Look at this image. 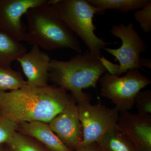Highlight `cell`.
I'll use <instances>...</instances> for the list:
<instances>
[{
	"label": "cell",
	"instance_id": "cell-1",
	"mask_svg": "<svg viewBox=\"0 0 151 151\" xmlns=\"http://www.w3.org/2000/svg\"><path fill=\"white\" fill-rule=\"evenodd\" d=\"M58 86L28 85L9 92H0V114L19 123H49L62 112L72 97Z\"/></svg>",
	"mask_w": 151,
	"mask_h": 151
},
{
	"label": "cell",
	"instance_id": "cell-2",
	"mask_svg": "<svg viewBox=\"0 0 151 151\" xmlns=\"http://www.w3.org/2000/svg\"><path fill=\"white\" fill-rule=\"evenodd\" d=\"M107 72L99 57L88 50L68 61L50 60L49 80L55 85L71 92L76 102H90L89 94L83 89L96 88L100 77Z\"/></svg>",
	"mask_w": 151,
	"mask_h": 151
},
{
	"label": "cell",
	"instance_id": "cell-3",
	"mask_svg": "<svg viewBox=\"0 0 151 151\" xmlns=\"http://www.w3.org/2000/svg\"><path fill=\"white\" fill-rule=\"evenodd\" d=\"M47 1L29 9L25 14L27 26L25 41L46 50L67 48L81 53L78 37Z\"/></svg>",
	"mask_w": 151,
	"mask_h": 151
},
{
	"label": "cell",
	"instance_id": "cell-4",
	"mask_svg": "<svg viewBox=\"0 0 151 151\" xmlns=\"http://www.w3.org/2000/svg\"><path fill=\"white\" fill-rule=\"evenodd\" d=\"M47 3L73 33L83 40L89 50L100 57L101 50L109 43L94 33L97 28L93 23V18L95 14H102L100 10L87 0H50Z\"/></svg>",
	"mask_w": 151,
	"mask_h": 151
},
{
	"label": "cell",
	"instance_id": "cell-5",
	"mask_svg": "<svg viewBox=\"0 0 151 151\" xmlns=\"http://www.w3.org/2000/svg\"><path fill=\"white\" fill-rule=\"evenodd\" d=\"M110 32L121 40L122 45L118 48L105 47L103 49L115 57L114 60L119 61V65L114 64L102 55L99 57L108 73L119 76L131 69H142L145 58L140 55L147 51V45L135 29L134 24L130 23L126 25L122 22L113 25Z\"/></svg>",
	"mask_w": 151,
	"mask_h": 151
},
{
	"label": "cell",
	"instance_id": "cell-6",
	"mask_svg": "<svg viewBox=\"0 0 151 151\" xmlns=\"http://www.w3.org/2000/svg\"><path fill=\"white\" fill-rule=\"evenodd\" d=\"M99 81L101 95L111 100L119 113L131 110L135 105L137 94L151 83L150 79L138 69L129 70L122 77L106 72Z\"/></svg>",
	"mask_w": 151,
	"mask_h": 151
},
{
	"label": "cell",
	"instance_id": "cell-7",
	"mask_svg": "<svg viewBox=\"0 0 151 151\" xmlns=\"http://www.w3.org/2000/svg\"><path fill=\"white\" fill-rule=\"evenodd\" d=\"M77 106L83 130V140L79 147L97 142L117 125L119 112L115 108H109L100 103L93 105L86 102L78 103Z\"/></svg>",
	"mask_w": 151,
	"mask_h": 151
},
{
	"label": "cell",
	"instance_id": "cell-8",
	"mask_svg": "<svg viewBox=\"0 0 151 151\" xmlns=\"http://www.w3.org/2000/svg\"><path fill=\"white\" fill-rule=\"evenodd\" d=\"M76 103L71 97L63 111L48 123L62 142L72 151L79 147L83 139V127Z\"/></svg>",
	"mask_w": 151,
	"mask_h": 151
},
{
	"label": "cell",
	"instance_id": "cell-9",
	"mask_svg": "<svg viewBox=\"0 0 151 151\" xmlns=\"http://www.w3.org/2000/svg\"><path fill=\"white\" fill-rule=\"evenodd\" d=\"M47 0H0V29L17 40L25 41L27 26L22 17L29 9Z\"/></svg>",
	"mask_w": 151,
	"mask_h": 151
},
{
	"label": "cell",
	"instance_id": "cell-10",
	"mask_svg": "<svg viewBox=\"0 0 151 151\" xmlns=\"http://www.w3.org/2000/svg\"><path fill=\"white\" fill-rule=\"evenodd\" d=\"M118 125L139 151H151V116L119 113Z\"/></svg>",
	"mask_w": 151,
	"mask_h": 151
},
{
	"label": "cell",
	"instance_id": "cell-11",
	"mask_svg": "<svg viewBox=\"0 0 151 151\" xmlns=\"http://www.w3.org/2000/svg\"><path fill=\"white\" fill-rule=\"evenodd\" d=\"M51 58L37 45L17 60L27 78V85L38 87L49 86V69Z\"/></svg>",
	"mask_w": 151,
	"mask_h": 151
},
{
	"label": "cell",
	"instance_id": "cell-12",
	"mask_svg": "<svg viewBox=\"0 0 151 151\" xmlns=\"http://www.w3.org/2000/svg\"><path fill=\"white\" fill-rule=\"evenodd\" d=\"M17 132L34 138L51 151H72L62 142L48 123L39 121L19 123Z\"/></svg>",
	"mask_w": 151,
	"mask_h": 151
},
{
	"label": "cell",
	"instance_id": "cell-13",
	"mask_svg": "<svg viewBox=\"0 0 151 151\" xmlns=\"http://www.w3.org/2000/svg\"><path fill=\"white\" fill-rule=\"evenodd\" d=\"M27 52L20 42L0 29V67L11 68L12 63Z\"/></svg>",
	"mask_w": 151,
	"mask_h": 151
},
{
	"label": "cell",
	"instance_id": "cell-14",
	"mask_svg": "<svg viewBox=\"0 0 151 151\" xmlns=\"http://www.w3.org/2000/svg\"><path fill=\"white\" fill-rule=\"evenodd\" d=\"M103 151H139L118 124L97 142Z\"/></svg>",
	"mask_w": 151,
	"mask_h": 151
},
{
	"label": "cell",
	"instance_id": "cell-15",
	"mask_svg": "<svg viewBox=\"0 0 151 151\" xmlns=\"http://www.w3.org/2000/svg\"><path fill=\"white\" fill-rule=\"evenodd\" d=\"M89 4L99 9L102 14L108 9L115 10L123 13L142 9L151 0H87Z\"/></svg>",
	"mask_w": 151,
	"mask_h": 151
},
{
	"label": "cell",
	"instance_id": "cell-16",
	"mask_svg": "<svg viewBox=\"0 0 151 151\" xmlns=\"http://www.w3.org/2000/svg\"><path fill=\"white\" fill-rule=\"evenodd\" d=\"M6 145L10 151H51L34 138L18 132Z\"/></svg>",
	"mask_w": 151,
	"mask_h": 151
},
{
	"label": "cell",
	"instance_id": "cell-17",
	"mask_svg": "<svg viewBox=\"0 0 151 151\" xmlns=\"http://www.w3.org/2000/svg\"><path fill=\"white\" fill-rule=\"evenodd\" d=\"M27 85L21 72L0 67V92L17 90Z\"/></svg>",
	"mask_w": 151,
	"mask_h": 151
},
{
	"label": "cell",
	"instance_id": "cell-18",
	"mask_svg": "<svg viewBox=\"0 0 151 151\" xmlns=\"http://www.w3.org/2000/svg\"><path fill=\"white\" fill-rule=\"evenodd\" d=\"M19 124L0 114V144H6L17 132Z\"/></svg>",
	"mask_w": 151,
	"mask_h": 151
},
{
	"label": "cell",
	"instance_id": "cell-19",
	"mask_svg": "<svg viewBox=\"0 0 151 151\" xmlns=\"http://www.w3.org/2000/svg\"><path fill=\"white\" fill-rule=\"evenodd\" d=\"M135 19L139 24L140 27L146 33L151 32V1L142 9L135 11Z\"/></svg>",
	"mask_w": 151,
	"mask_h": 151
},
{
	"label": "cell",
	"instance_id": "cell-20",
	"mask_svg": "<svg viewBox=\"0 0 151 151\" xmlns=\"http://www.w3.org/2000/svg\"><path fill=\"white\" fill-rule=\"evenodd\" d=\"M138 113L150 115L151 113V91H140L135 98V104Z\"/></svg>",
	"mask_w": 151,
	"mask_h": 151
},
{
	"label": "cell",
	"instance_id": "cell-21",
	"mask_svg": "<svg viewBox=\"0 0 151 151\" xmlns=\"http://www.w3.org/2000/svg\"><path fill=\"white\" fill-rule=\"evenodd\" d=\"M73 151H103L97 142L92 143L84 147H80Z\"/></svg>",
	"mask_w": 151,
	"mask_h": 151
},
{
	"label": "cell",
	"instance_id": "cell-22",
	"mask_svg": "<svg viewBox=\"0 0 151 151\" xmlns=\"http://www.w3.org/2000/svg\"><path fill=\"white\" fill-rule=\"evenodd\" d=\"M0 151H10L6 144H0Z\"/></svg>",
	"mask_w": 151,
	"mask_h": 151
}]
</instances>
